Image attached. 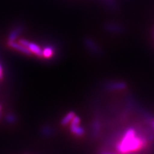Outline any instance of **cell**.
Here are the masks:
<instances>
[{
  "label": "cell",
  "instance_id": "6da1fadb",
  "mask_svg": "<svg viewBox=\"0 0 154 154\" xmlns=\"http://www.w3.org/2000/svg\"><path fill=\"white\" fill-rule=\"evenodd\" d=\"M143 132L135 128H128L121 134L117 143L115 144L116 153L128 154L137 152L148 148L151 138Z\"/></svg>",
  "mask_w": 154,
  "mask_h": 154
},
{
  "label": "cell",
  "instance_id": "7a4b0ae2",
  "mask_svg": "<svg viewBox=\"0 0 154 154\" xmlns=\"http://www.w3.org/2000/svg\"><path fill=\"white\" fill-rule=\"evenodd\" d=\"M81 119L78 116H75L72 121H71L70 125V130L73 134L76 135L78 136H82L84 134V129L83 127L80 126Z\"/></svg>",
  "mask_w": 154,
  "mask_h": 154
},
{
  "label": "cell",
  "instance_id": "3957f363",
  "mask_svg": "<svg viewBox=\"0 0 154 154\" xmlns=\"http://www.w3.org/2000/svg\"><path fill=\"white\" fill-rule=\"evenodd\" d=\"M7 44H8V45L9 46V47L12 48V49L17 50V51H20V52L24 54H26V55L32 54V52H31L30 50L29 49V48L25 47V46H24V45H22V44H21L19 42L17 43V42H16L15 41L8 42H7Z\"/></svg>",
  "mask_w": 154,
  "mask_h": 154
},
{
  "label": "cell",
  "instance_id": "277c9868",
  "mask_svg": "<svg viewBox=\"0 0 154 154\" xmlns=\"http://www.w3.org/2000/svg\"><path fill=\"white\" fill-rule=\"evenodd\" d=\"M84 44H85L86 47L93 53L96 54L97 55L101 54V50L100 49V47L93 41V40L91 39V38H86L85 39H84Z\"/></svg>",
  "mask_w": 154,
  "mask_h": 154
},
{
  "label": "cell",
  "instance_id": "5b68a950",
  "mask_svg": "<svg viewBox=\"0 0 154 154\" xmlns=\"http://www.w3.org/2000/svg\"><path fill=\"white\" fill-rule=\"evenodd\" d=\"M23 29H24V27H23L22 25H18L16 27L13 29L10 32V33L9 34L8 42L15 41L17 38V37L19 36V34L22 32Z\"/></svg>",
  "mask_w": 154,
  "mask_h": 154
},
{
  "label": "cell",
  "instance_id": "8992f818",
  "mask_svg": "<svg viewBox=\"0 0 154 154\" xmlns=\"http://www.w3.org/2000/svg\"><path fill=\"white\" fill-rule=\"evenodd\" d=\"M27 48H29V49L30 50L31 52L34 54L38 56V57H43V50L38 47L36 44L32 43V42H29Z\"/></svg>",
  "mask_w": 154,
  "mask_h": 154
},
{
  "label": "cell",
  "instance_id": "52a82bcc",
  "mask_svg": "<svg viewBox=\"0 0 154 154\" xmlns=\"http://www.w3.org/2000/svg\"><path fill=\"white\" fill-rule=\"evenodd\" d=\"M75 116H76V113H75L74 111H69V112L67 113L61 120V124L63 125V126H66V125H68L69 123H71V121H72V119H74Z\"/></svg>",
  "mask_w": 154,
  "mask_h": 154
},
{
  "label": "cell",
  "instance_id": "ba28073f",
  "mask_svg": "<svg viewBox=\"0 0 154 154\" xmlns=\"http://www.w3.org/2000/svg\"><path fill=\"white\" fill-rule=\"evenodd\" d=\"M126 87V84L124 82H113L108 84V88L111 90H122Z\"/></svg>",
  "mask_w": 154,
  "mask_h": 154
},
{
  "label": "cell",
  "instance_id": "9c48e42d",
  "mask_svg": "<svg viewBox=\"0 0 154 154\" xmlns=\"http://www.w3.org/2000/svg\"><path fill=\"white\" fill-rule=\"evenodd\" d=\"M41 133L44 136H50L53 134V129L49 126H44L41 128Z\"/></svg>",
  "mask_w": 154,
  "mask_h": 154
},
{
  "label": "cell",
  "instance_id": "30bf717a",
  "mask_svg": "<svg viewBox=\"0 0 154 154\" xmlns=\"http://www.w3.org/2000/svg\"><path fill=\"white\" fill-rule=\"evenodd\" d=\"M54 50L51 47H47L43 49V57L45 58H50L52 57Z\"/></svg>",
  "mask_w": 154,
  "mask_h": 154
},
{
  "label": "cell",
  "instance_id": "8fae6325",
  "mask_svg": "<svg viewBox=\"0 0 154 154\" xmlns=\"http://www.w3.org/2000/svg\"><path fill=\"white\" fill-rule=\"evenodd\" d=\"M5 119L6 121L9 124H14V122H16L17 121V117L13 113H8L7 116H5Z\"/></svg>",
  "mask_w": 154,
  "mask_h": 154
},
{
  "label": "cell",
  "instance_id": "7c38bea8",
  "mask_svg": "<svg viewBox=\"0 0 154 154\" xmlns=\"http://www.w3.org/2000/svg\"><path fill=\"white\" fill-rule=\"evenodd\" d=\"M100 124L99 123V121H94L93 124V133L94 134H97V132L99 131L100 129Z\"/></svg>",
  "mask_w": 154,
  "mask_h": 154
},
{
  "label": "cell",
  "instance_id": "4fadbf2b",
  "mask_svg": "<svg viewBox=\"0 0 154 154\" xmlns=\"http://www.w3.org/2000/svg\"><path fill=\"white\" fill-rule=\"evenodd\" d=\"M3 76V69L2 67V65L0 64V79L2 78Z\"/></svg>",
  "mask_w": 154,
  "mask_h": 154
},
{
  "label": "cell",
  "instance_id": "5bb4252c",
  "mask_svg": "<svg viewBox=\"0 0 154 154\" xmlns=\"http://www.w3.org/2000/svg\"><path fill=\"white\" fill-rule=\"evenodd\" d=\"M151 126L153 127V130H154V119L151 121Z\"/></svg>",
  "mask_w": 154,
  "mask_h": 154
},
{
  "label": "cell",
  "instance_id": "9a60e30c",
  "mask_svg": "<svg viewBox=\"0 0 154 154\" xmlns=\"http://www.w3.org/2000/svg\"></svg>",
  "mask_w": 154,
  "mask_h": 154
}]
</instances>
